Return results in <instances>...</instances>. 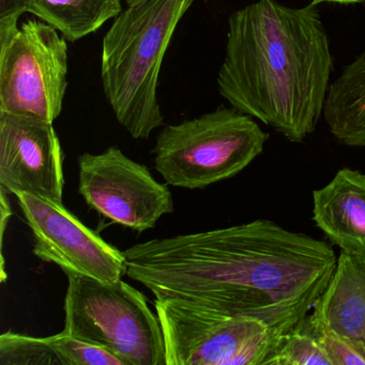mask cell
I'll return each mask as SVG.
<instances>
[{
    "label": "cell",
    "mask_w": 365,
    "mask_h": 365,
    "mask_svg": "<svg viewBox=\"0 0 365 365\" xmlns=\"http://www.w3.org/2000/svg\"><path fill=\"white\" fill-rule=\"evenodd\" d=\"M127 275L157 299L257 318L279 339L300 327L336 267L332 247L267 220L138 243Z\"/></svg>",
    "instance_id": "6da1fadb"
},
{
    "label": "cell",
    "mask_w": 365,
    "mask_h": 365,
    "mask_svg": "<svg viewBox=\"0 0 365 365\" xmlns=\"http://www.w3.org/2000/svg\"><path fill=\"white\" fill-rule=\"evenodd\" d=\"M317 4L290 8L257 0L228 19L220 95L292 143L315 132L333 71Z\"/></svg>",
    "instance_id": "7a4b0ae2"
},
{
    "label": "cell",
    "mask_w": 365,
    "mask_h": 365,
    "mask_svg": "<svg viewBox=\"0 0 365 365\" xmlns=\"http://www.w3.org/2000/svg\"><path fill=\"white\" fill-rule=\"evenodd\" d=\"M194 0H143L127 5L102 41L101 82L117 121L135 140L164 123L158 85L175 31Z\"/></svg>",
    "instance_id": "3957f363"
},
{
    "label": "cell",
    "mask_w": 365,
    "mask_h": 365,
    "mask_svg": "<svg viewBox=\"0 0 365 365\" xmlns=\"http://www.w3.org/2000/svg\"><path fill=\"white\" fill-rule=\"evenodd\" d=\"M268 134L253 117L220 106L157 136L155 168L166 185L204 189L242 172L264 151Z\"/></svg>",
    "instance_id": "277c9868"
},
{
    "label": "cell",
    "mask_w": 365,
    "mask_h": 365,
    "mask_svg": "<svg viewBox=\"0 0 365 365\" xmlns=\"http://www.w3.org/2000/svg\"><path fill=\"white\" fill-rule=\"evenodd\" d=\"M67 277L66 332L106 348L125 365H166L161 324L142 292L123 279Z\"/></svg>",
    "instance_id": "5b68a950"
},
{
    "label": "cell",
    "mask_w": 365,
    "mask_h": 365,
    "mask_svg": "<svg viewBox=\"0 0 365 365\" xmlns=\"http://www.w3.org/2000/svg\"><path fill=\"white\" fill-rule=\"evenodd\" d=\"M166 365H264L279 339L257 318L181 299H157Z\"/></svg>",
    "instance_id": "8992f818"
},
{
    "label": "cell",
    "mask_w": 365,
    "mask_h": 365,
    "mask_svg": "<svg viewBox=\"0 0 365 365\" xmlns=\"http://www.w3.org/2000/svg\"><path fill=\"white\" fill-rule=\"evenodd\" d=\"M67 41L42 21L21 25L12 41L0 48V112L54 123L69 85Z\"/></svg>",
    "instance_id": "52a82bcc"
},
{
    "label": "cell",
    "mask_w": 365,
    "mask_h": 365,
    "mask_svg": "<svg viewBox=\"0 0 365 365\" xmlns=\"http://www.w3.org/2000/svg\"><path fill=\"white\" fill-rule=\"evenodd\" d=\"M78 164V193L89 208L113 223L140 234L174 211L168 185L118 147H108L99 155L83 153Z\"/></svg>",
    "instance_id": "ba28073f"
},
{
    "label": "cell",
    "mask_w": 365,
    "mask_h": 365,
    "mask_svg": "<svg viewBox=\"0 0 365 365\" xmlns=\"http://www.w3.org/2000/svg\"><path fill=\"white\" fill-rule=\"evenodd\" d=\"M16 196L33 234L34 254L39 259L56 264L66 274L102 283H115L127 274L123 252L87 227L63 202L26 192Z\"/></svg>",
    "instance_id": "9c48e42d"
},
{
    "label": "cell",
    "mask_w": 365,
    "mask_h": 365,
    "mask_svg": "<svg viewBox=\"0 0 365 365\" xmlns=\"http://www.w3.org/2000/svg\"><path fill=\"white\" fill-rule=\"evenodd\" d=\"M63 158L52 123L0 112V187L63 202Z\"/></svg>",
    "instance_id": "30bf717a"
},
{
    "label": "cell",
    "mask_w": 365,
    "mask_h": 365,
    "mask_svg": "<svg viewBox=\"0 0 365 365\" xmlns=\"http://www.w3.org/2000/svg\"><path fill=\"white\" fill-rule=\"evenodd\" d=\"M307 318L365 356V255L341 251L330 282Z\"/></svg>",
    "instance_id": "8fae6325"
},
{
    "label": "cell",
    "mask_w": 365,
    "mask_h": 365,
    "mask_svg": "<svg viewBox=\"0 0 365 365\" xmlns=\"http://www.w3.org/2000/svg\"><path fill=\"white\" fill-rule=\"evenodd\" d=\"M313 219L341 251L365 255V175L343 168L314 191Z\"/></svg>",
    "instance_id": "7c38bea8"
},
{
    "label": "cell",
    "mask_w": 365,
    "mask_h": 365,
    "mask_svg": "<svg viewBox=\"0 0 365 365\" xmlns=\"http://www.w3.org/2000/svg\"><path fill=\"white\" fill-rule=\"evenodd\" d=\"M330 133L341 144L365 147V53L331 83L324 108Z\"/></svg>",
    "instance_id": "4fadbf2b"
},
{
    "label": "cell",
    "mask_w": 365,
    "mask_h": 365,
    "mask_svg": "<svg viewBox=\"0 0 365 365\" xmlns=\"http://www.w3.org/2000/svg\"><path fill=\"white\" fill-rule=\"evenodd\" d=\"M123 10L121 0H29V14L70 42L97 33Z\"/></svg>",
    "instance_id": "5bb4252c"
},
{
    "label": "cell",
    "mask_w": 365,
    "mask_h": 365,
    "mask_svg": "<svg viewBox=\"0 0 365 365\" xmlns=\"http://www.w3.org/2000/svg\"><path fill=\"white\" fill-rule=\"evenodd\" d=\"M0 365H63L48 337L7 331L0 336Z\"/></svg>",
    "instance_id": "9a60e30c"
},
{
    "label": "cell",
    "mask_w": 365,
    "mask_h": 365,
    "mask_svg": "<svg viewBox=\"0 0 365 365\" xmlns=\"http://www.w3.org/2000/svg\"><path fill=\"white\" fill-rule=\"evenodd\" d=\"M264 365H331L315 339L300 327L279 337Z\"/></svg>",
    "instance_id": "2e32d148"
},
{
    "label": "cell",
    "mask_w": 365,
    "mask_h": 365,
    "mask_svg": "<svg viewBox=\"0 0 365 365\" xmlns=\"http://www.w3.org/2000/svg\"><path fill=\"white\" fill-rule=\"evenodd\" d=\"M48 341L63 365H125L106 348L78 339L65 330L48 336Z\"/></svg>",
    "instance_id": "e0dca14e"
},
{
    "label": "cell",
    "mask_w": 365,
    "mask_h": 365,
    "mask_svg": "<svg viewBox=\"0 0 365 365\" xmlns=\"http://www.w3.org/2000/svg\"><path fill=\"white\" fill-rule=\"evenodd\" d=\"M319 344L331 365H365V356L351 343L337 335L333 331L314 324L309 318L300 324Z\"/></svg>",
    "instance_id": "ac0fdd59"
},
{
    "label": "cell",
    "mask_w": 365,
    "mask_h": 365,
    "mask_svg": "<svg viewBox=\"0 0 365 365\" xmlns=\"http://www.w3.org/2000/svg\"><path fill=\"white\" fill-rule=\"evenodd\" d=\"M29 12V0H0V48L12 41L20 26L23 14Z\"/></svg>",
    "instance_id": "d6986e66"
},
{
    "label": "cell",
    "mask_w": 365,
    "mask_h": 365,
    "mask_svg": "<svg viewBox=\"0 0 365 365\" xmlns=\"http://www.w3.org/2000/svg\"><path fill=\"white\" fill-rule=\"evenodd\" d=\"M7 193L9 192L4 187H0V206H1V282L6 281L5 274V258H4V239H5V230L7 227V224L9 223L10 217L12 215V209L10 206L9 198H8Z\"/></svg>",
    "instance_id": "ffe728a7"
},
{
    "label": "cell",
    "mask_w": 365,
    "mask_h": 365,
    "mask_svg": "<svg viewBox=\"0 0 365 365\" xmlns=\"http://www.w3.org/2000/svg\"><path fill=\"white\" fill-rule=\"evenodd\" d=\"M314 3L337 4V5H356L365 3V0H314Z\"/></svg>",
    "instance_id": "44dd1931"
},
{
    "label": "cell",
    "mask_w": 365,
    "mask_h": 365,
    "mask_svg": "<svg viewBox=\"0 0 365 365\" xmlns=\"http://www.w3.org/2000/svg\"><path fill=\"white\" fill-rule=\"evenodd\" d=\"M140 1H143V0H125L127 5H132V4L140 3Z\"/></svg>",
    "instance_id": "7402d4cb"
}]
</instances>
